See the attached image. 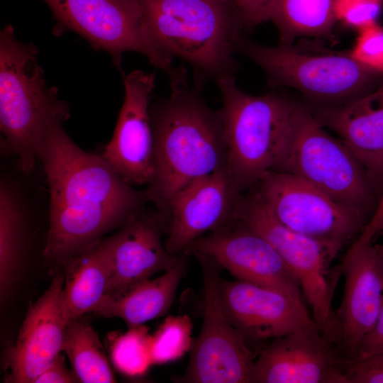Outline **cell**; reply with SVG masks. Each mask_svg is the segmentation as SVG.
Listing matches in <instances>:
<instances>
[{
  "label": "cell",
  "mask_w": 383,
  "mask_h": 383,
  "mask_svg": "<svg viewBox=\"0 0 383 383\" xmlns=\"http://www.w3.org/2000/svg\"><path fill=\"white\" fill-rule=\"evenodd\" d=\"M63 121L48 128L38 161L49 194V228L43 256L64 262L121 228L148 201L101 156L79 147Z\"/></svg>",
  "instance_id": "6da1fadb"
},
{
  "label": "cell",
  "mask_w": 383,
  "mask_h": 383,
  "mask_svg": "<svg viewBox=\"0 0 383 383\" xmlns=\"http://www.w3.org/2000/svg\"><path fill=\"white\" fill-rule=\"evenodd\" d=\"M170 94L150 104L153 174L148 201L164 215L174 197L193 181L226 169L227 148L218 111L190 87L187 72L170 79Z\"/></svg>",
  "instance_id": "7a4b0ae2"
},
{
  "label": "cell",
  "mask_w": 383,
  "mask_h": 383,
  "mask_svg": "<svg viewBox=\"0 0 383 383\" xmlns=\"http://www.w3.org/2000/svg\"><path fill=\"white\" fill-rule=\"evenodd\" d=\"M155 45L193 68L194 83L235 77L238 35L243 33L231 4L223 0H138Z\"/></svg>",
  "instance_id": "3957f363"
},
{
  "label": "cell",
  "mask_w": 383,
  "mask_h": 383,
  "mask_svg": "<svg viewBox=\"0 0 383 383\" xmlns=\"http://www.w3.org/2000/svg\"><path fill=\"white\" fill-rule=\"evenodd\" d=\"M38 55V48L20 42L11 26L1 30V150L16 157L26 174L38 161L50 123L70 116V106L60 99L57 89L46 84Z\"/></svg>",
  "instance_id": "277c9868"
},
{
  "label": "cell",
  "mask_w": 383,
  "mask_h": 383,
  "mask_svg": "<svg viewBox=\"0 0 383 383\" xmlns=\"http://www.w3.org/2000/svg\"><path fill=\"white\" fill-rule=\"evenodd\" d=\"M301 43L268 46L241 33L235 50L262 69L269 87L292 88L311 104H345L374 89L383 79V74L359 63L348 50L335 52Z\"/></svg>",
  "instance_id": "5b68a950"
},
{
  "label": "cell",
  "mask_w": 383,
  "mask_h": 383,
  "mask_svg": "<svg viewBox=\"0 0 383 383\" xmlns=\"http://www.w3.org/2000/svg\"><path fill=\"white\" fill-rule=\"evenodd\" d=\"M272 170L294 175L370 219L382 195L359 160L326 131L306 101H294L290 130Z\"/></svg>",
  "instance_id": "8992f818"
},
{
  "label": "cell",
  "mask_w": 383,
  "mask_h": 383,
  "mask_svg": "<svg viewBox=\"0 0 383 383\" xmlns=\"http://www.w3.org/2000/svg\"><path fill=\"white\" fill-rule=\"evenodd\" d=\"M218 110L227 148L226 170L244 193L272 170L291 126L294 100L277 91L255 96L242 91L235 77L217 82Z\"/></svg>",
  "instance_id": "52a82bcc"
},
{
  "label": "cell",
  "mask_w": 383,
  "mask_h": 383,
  "mask_svg": "<svg viewBox=\"0 0 383 383\" xmlns=\"http://www.w3.org/2000/svg\"><path fill=\"white\" fill-rule=\"evenodd\" d=\"M237 218L274 248L297 279L321 333L337 343L338 331L332 297L338 277H331L328 267L338 255L325 244L280 223L252 189L242 194Z\"/></svg>",
  "instance_id": "ba28073f"
},
{
  "label": "cell",
  "mask_w": 383,
  "mask_h": 383,
  "mask_svg": "<svg viewBox=\"0 0 383 383\" xmlns=\"http://www.w3.org/2000/svg\"><path fill=\"white\" fill-rule=\"evenodd\" d=\"M252 189L287 228L321 242L337 255L360 235L370 218L285 172H265Z\"/></svg>",
  "instance_id": "9c48e42d"
},
{
  "label": "cell",
  "mask_w": 383,
  "mask_h": 383,
  "mask_svg": "<svg viewBox=\"0 0 383 383\" xmlns=\"http://www.w3.org/2000/svg\"><path fill=\"white\" fill-rule=\"evenodd\" d=\"M56 21L54 32H74L91 47L109 54L121 70L122 56L133 51L145 55L168 77L179 67L153 42L148 30L143 9L138 0H43Z\"/></svg>",
  "instance_id": "30bf717a"
},
{
  "label": "cell",
  "mask_w": 383,
  "mask_h": 383,
  "mask_svg": "<svg viewBox=\"0 0 383 383\" xmlns=\"http://www.w3.org/2000/svg\"><path fill=\"white\" fill-rule=\"evenodd\" d=\"M203 273V319L194 338L184 374L177 379L189 383H252L257 354L234 327L220 295L221 270L213 261L199 255Z\"/></svg>",
  "instance_id": "8fae6325"
},
{
  "label": "cell",
  "mask_w": 383,
  "mask_h": 383,
  "mask_svg": "<svg viewBox=\"0 0 383 383\" xmlns=\"http://www.w3.org/2000/svg\"><path fill=\"white\" fill-rule=\"evenodd\" d=\"M186 254L205 256L237 279L303 297L297 279L274 248L238 219L198 238Z\"/></svg>",
  "instance_id": "7c38bea8"
},
{
  "label": "cell",
  "mask_w": 383,
  "mask_h": 383,
  "mask_svg": "<svg viewBox=\"0 0 383 383\" xmlns=\"http://www.w3.org/2000/svg\"><path fill=\"white\" fill-rule=\"evenodd\" d=\"M339 271L344 289L335 312L338 347L344 357L353 358L383 302V244L360 235L343 257Z\"/></svg>",
  "instance_id": "4fadbf2b"
},
{
  "label": "cell",
  "mask_w": 383,
  "mask_h": 383,
  "mask_svg": "<svg viewBox=\"0 0 383 383\" xmlns=\"http://www.w3.org/2000/svg\"><path fill=\"white\" fill-rule=\"evenodd\" d=\"M243 194L226 169L201 177L182 189L166 213L164 243L167 251L174 255L186 253L198 238L233 224Z\"/></svg>",
  "instance_id": "5bb4252c"
},
{
  "label": "cell",
  "mask_w": 383,
  "mask_h": 383,
  "mask_svg": "<svg viewBox=\"0 0 383 383\" xmlns=\"http://www.w3.org/2000/svg\"><path fill=\"white\" fill-rule=\"evenodd\" d=\"M219 290L227 316L247 341L273 340L319 328L303 297L239 279L221 278Z\"/></svg>",
  "instance_id": "9a60e30c"
},
{
  "label": "cell",
  "mask_w": 383,
  "mask_h": 383,
  "mask_svg": "<svg viewBox=\"0 0 383 383\" xmlns=\"http://www.w3.org/2000/svg\"><path fill=\"white\" fill-rule=\"evenodd\" d=\"M343 358L319 328L298 331L260 350L252 383H347Z\"/></svg>",
  "instance_id": "2e32d148"
},
{
  "label": "cell",
  "mask_w": 383,
  "mask_h": 383,
  "mask_svg": "<svg viewBox=\"0 0 383 383\" xmlns=\"http://www.w3.org/2000/svg\"><path fill=\"white\" fill-rule=\"evenodd\" d=\"M125 99L113 136L101 155L129 184L148 185L153 174V135L150 108L153 73L123 74Z\"/></svg>",
  "instance_id": "e0dca14e"
},
{
  "label": "cell",
  "mask_w": 383,
  "mask_h": 383,
  "mask_svg": "<svg viewBox=\"0 0 383 383\" xmlns=\"http://www.w3.org/2000/svg\"><path fill=\"white\" fill-rule=\"evenodd\" d=\"M64 274L55 276L30 307L15 344L6 353V382L34 383L62 352L70 316L65 303Z\"/></svg>",
  "instance_id": "ac0fdd59"
},
{
  "label": "cell",
  "mask_w": 383,
  "mask_h": 383,
  "mask_svg": "<svg viewBox=\"0 0 383 383\" xmlns=\"http://www.w3.org/2000/svg\"><path fill=\"white\" fill-rule=\"evenodd\" d=\"M167 226V217L160 211L144 210L109 237L113 272L105 294H118L157 272L169 270L178 262L182 254L169 252L162 240Z\"/></svg>",
  "instance_id": "d6986e66"
},
{
  "label": "cell",
  "mask_w": 383,
  "mask_h": 383,
  "mask_svg": "<svg viewBox=\"0 0 383 383\" xmlns=\"http://www.w3.org/2000/svg\"><path fill=\"white\" fill-rule=\"evenodd\" d=\"M307 104L316 120L338 135L382 192L383 79L374 89L343 104Z\"/></svg>",
  "instance_id": "ffe728a7"
},
{
  "label": "cell",
  "mask_w": 383,
  "mask_h": 383,
  "mask_svg": "<svg viewBox=\"0 0 383 383\" xmlns=\"http://www.w3.org/2000/svg\"><path fill=\"white\" fill-rule=\"evenodd\" d=\"M185 253L169 270L139 282L116 295H104L93 309L104 318H119L128 328L165 316L171 308L186 268Z\"/></svg>",
  "instance_id": "44dd1931"
},
{
  "label": "cell",
  "mask_w": 383,
  "mask_h": 383,
  "mask_svg": "<svg viewBox=\"0 0 383 383\" xmlns=\"http://www.w3.org/2000/svg\"><path fill=\"white\" fill-rule=\"evenodd\" d=\"M63 293L70 319L92 312L113 272L111 241L102 238L63 262Z\"/></svg>",
  "instance_id": "7402d4cb"
},
{
  "label": "cell",
  "mask_w": 383,
  "mask_h": 383,
  "mask_svg": "<svg viewBox=\"0 0 383 383\" xmlns=\"http://www.w3.org/2000/svg\"><path fill=\"white\" fill-rule=\"evenodd\" d=\"M336 0H274L268 21L277 28L278 45H289L297 40L311 38L332 45L339 41Z\"/></svg>",
  "instance_id": "603a6c76"
},
{
  "label": "cell",
  "mask_w": 383,
  "mask_h": 383,
  "mask_svg": "<svg viewBox=\"0 0 383 383\" xmlns=\"http://www.w3.org/2000/svg\"><path fill=\"white\" fill-rule=\"evenodd\" d=\"M26 208L14 182H0V294L2 301L11 290L22 262Z\"/></svg>",
  "instance_id": "cb8c5ba5"
},
{
  "label": "cell",
  "mask_w": 383,
  "mask_h": 383,
  "mask_svg": "<svg viewBox=\"0 0 383 383\" xmlns=\"http://www.w3.org/2000/svg\"><path fill=\"white\" fill-rule=\"evenodd\" d=\"M62 352L67 355L79 382H116L103 345L89 323L70 319L63 338Z\"/></svg>",
  "instance_id": "d4e9b609"
},
{
  "label": "cell",
  "mask_w": 383,
  "mask_h": 383,
  "mask_svg": "<svg viewBox=\"0 0 383 383\" xmlns=\"http://www.w3.org/2000/svg\"><path fill=\"white\" fill-rule=\"evenodd\" d=\"M192 332L193 323L188 315L167 316L151 335L152 364L170 363L189 353L194 340Z\"/></svg>",
  "instance_id": "484cf974"
},
{
  "label": "cell",
  "mask_w": 383,
  "mask_h": 383,
  "mask_svg": "<svg viewBox=\"0 0 383 383\" xmlns=\"http://www.w3.org/2000/svg\"><path fill=\"white\" fill-rule=\"evenodd\" d=\"M150 343L151 335L145 326L128 328L113 345L112 356L116 367L127 375L143 374L152 365Z\"/></svg>",
  "instance_id": "4316f807"
},
{
  "label": "cell",
  "mask_w": 383,
  "mask_h": 383,
  "mask_svg": "<svg viewBox=\"0 0 383 383\" xmlns=\"http://www.w3.org/2000/svg\"><path fill=\"white\" fill-rule=\"evenodd\" d=\"M357 31L349 55L365 67L383 74V26L375 23Z\"/></svg>",
  "instance_id": "83f0119b"
},
{
  "label": "cell",
  "mask_w": 383,
  "mask_h": 383,
  "mask_svg": "<svg viewBox=\"0 0 383 383\" xmlns=\"http://www.w3.org/2000/svg\"><path fill=\"white\" fill-rule=\"evenodd\" d=\"M383 9V0H336L338 23L358 30L377 23Z\"/></svg>",
  "instance_id": "f1b7e54d"
},
{
  "label": "cell",
  "mask_w": 383,
  "mask_h": 383,
  "mask_svg": "<svg viewBox=\"0 0 383 383\" xmlns=\"http://www.w3.org/2000/svg\"><path fill=\"white\" fill-rule=\"evenodd\" d=\"M243 31L250 32L268 21L274 0H231Z\"/></svg>",
  "instance_id": "f546056e"
},
{
  "label": "cell",
  "mask_w": 383,
  "mask_h": 383,
  "mask_svg": "<svg viewBox=\"0 0 383 383\" xmlns=\"http://www.w3.org/2000/svg\"><path fill=\"white\" fill-rule=\"evenodd\" d=\"M382 353H383V302L374 326L360 341L353 358H364Z\"/></svg>",
  "instance_id": "4dcf8cb0"
},
{
  "label": "cell",
  "mask_w": 383,
  "mask_h": 383,
  "mask_svg": "<svg viewBox=\"0 0 383 383\" xmlns=\"http://www.w3.org/2000/svg\"><path fill=\"white\" fill-rule=\"evenodd\" d=\"M79 382L74 372L70 370L60 353L51 365L35 379L34 383H73Z\"/></svg>",
  "instance_id": "1f68e13d"
},
{
  "label": "cell",
  "mask_w": 383,
  "mask_h": 383,
  "mask_svg": "<svg viewBox=\"0 0 383 383\" xmlns=\"http://www.w3.org/2000/svg\"><path fill=\"white\" fill-rule=\"evenodd\" d=\"M371 223L379 228L383 229V189L377 209L371 218Z\"/></svg>",
  "instance_id": "d6a6232c"
},
{
  "label": "cell",
  "mask_w": 383,
  "mask_h": 383,
  "mask_svg": "<svg viewBox=\"0 0 383 383\" xmlns=\"http://www.w3.org/2000/svg\"><path fill=\"white\" fill-rule=\"evenodd\" d=\"M223 1H225L229 3L230 4L232 5V3H231V0H223ZM232 6H233V5H232Z\"/></svg>",
  "instance_id": "836d02e7"
},
{
  "label": "cell",
  "mask_w": 383,
  "mask_h": 383,
  "mask_svg": "<svg viewBox=\"0 0 383 383\" xmlns=\"http://www.w3.org/2000/svg\"><path fill=\"white\" fill-rule=\"evenodd\" d=\"M379 355H380L382 358H383V353L382 354H378Z\"/></svg>",
  "instance_id": "e575fe53"
},
{
  "label": "cell",
  "mask_w": 383,
  "mask_h": 383,
  "mask_svg": "<svg viewBox=\"0 0 383 383\" xmlns=\"http://www.w3.org/2000/svg\"><path fill=\"white\" fill-rule=\"evenodd\" d=\"M382 244H383V243H382Z\"/></svg>",
  "instance_id": "d590c367"
}]
</instances>
